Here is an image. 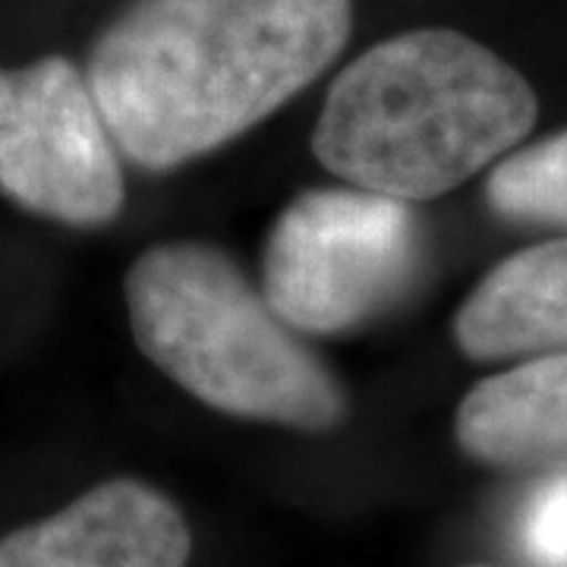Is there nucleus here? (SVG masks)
Instances as JSON below:
<instances>
[{"instance_id": "39448f33", "label": "nucleus", "mask_w": 567, "mask_h": 567, "mask_svg": "<svg viewBox=\"0 0 567 567\" xmlns=\"http://www.w3.org/2000/svg\"><path fill=\"white\" fill-rule=\"evenodd\" d=\"M0 196L85 230L121 215V152L73 61L0 66Z\"/></svg>"}, {"instance_id": "7ed1b4c3", "label": "nucleus", "mask_w": 567, "mask_h": 567, "mask_svg": "<svg viewBox=\"0 0 567 567\" xmlns=\"http://www.w3.org/2000/svg\"><path fill=\"white\" fill-rule=\"evenodd\" d=\"M123 293L142 353L196 401L300 432L344 423L341 382L221 249L152 246L130 265Z\"/></svg>"}, {"instance_id": "1a4fd4ad", "label": "nucleus", "mask_w": 567, "mask_h": 567, "mask_svg": "<svg viewBox=\"0 0 567 567\" xmlns=\"http://www.w3.org/2000/svg\"><path fill=\"white\" fill-rule=\"evenodd\" d=\"M486 199L511 221L567 227V130L507 155L488 177Z\"/></svg>"}, {"instance_id": "0eeeda50", "label": "nucleus", "mask_w": 567, "mask_h": 567, "mask_svg": "<svg viewBox=\"0 0 567 567\" xmlns=\"http://www.w3.org/2000/svg\"><path fill=\"white\" fill-rule=\"evenodd\" d=\"M454 338L470 360L567 350V240L529 246L495 265L461 306Z\"/></svg>"}, {"instance_id": "f03ea898", "label": "nucleus", "mask_w": 567, "mask_h": 567, "mask_svg": "<svg viewBox=\"0 0 567 567\" xmlns=\"http://www.w3.org/2000/svg\"><path fill=\"white\" fill-rule=\"evenodd\" d=\"M536 92L480 41L416 29L379 41L328 89L312 155L350 186L425 203L527 136Z\"/></svg>"}, {"instance_id": "6e6552de", "label": "nucleus", "mask_w": 567, "mask_h": 567, "mask_svg": "<svg viewBox=\"0 0 567 567\" xmlns=\"http://www.w3.org/2000/svg\"><path fill=\"white\" fill-rule=\"evenodd\" d=\"M473 461L517 466L567 451V350L488 375L466 391L454 420Z\"/></svg>"}, {"instance_id": "9d476101", "label": "nucleus", "mask_w": 567, "mask_h": 567, "mask_svg": "<svg viewBox=\"0 0 567 567\" xmlns=\"http://www.w3.org/2000/svg\"><path fill=\"white\" fill-rule=\"evenodd\" d=\"M517 543L536 567H567V473H555L529 492Z\"/></svg>"}, {"instance_id": "20e7f679", "label": "nucleus", "mask_w": 567, "mask_h": 567, "mask_svg": "<svg viewBox=\"0 0 567 567\" xmlns=\"http://www.w3.org/2000/svg\"><path fill=\"white\" fill-rule=\"evenodd\" d=\"M420 262L410 203L372 189H309L271 224L262 297L297 334H344L394 303Z\"/></svg>"}, {"instance_id": "9b49d317", "label": "nucleus", "mask_w": 567, "mask_h": 567, "mask_svg": "<svg viewBox=\"0 0 567 567\" xmlns=\"http://www.w3.org/2000/svg\"><path fill=\"white\" fill-rule=\"evenodd\" d=\"M473 567H483V565H473Z\"/></svg>"}, {"instance_id": "423d86ee", "label": "nucleus", "mask_w": 567, "mask_h": 567, "mask_svg": "<svg viewBox=\"0 0 567 567\" xmlns=\"http://www.w3.org/2000/svg\"><path fill=\"white\" fill-rule=\"evenodd\" d=\"M181 507L140 480H111L0 539V567H186Z\"/></svg>"}, {"instance_id": "f257e3e1", "label": "nucleus", "mask_w": 567, "mask_h": 567, "mask_svg": "<svg viewBox=\"0 0 567 567\" xmlns=\"http://www.w3.org/2000/svg\"><path fill=\"white\" fill-rule=\"evenodd\" d=\"M350 29L353 0H133L82 73L123 158L171 171L300 95Z\"/></svg>"}]
</instances>
